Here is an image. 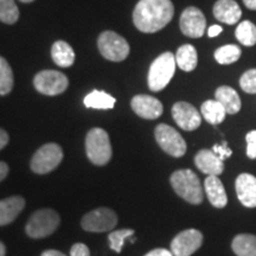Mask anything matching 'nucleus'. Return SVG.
<instances>
[{
    "mask_svg": "<svg viewBox=\"0 0 256 256\" xmlns=\"http://www.w3.org/2000/svg\"><path fill=\"white\" fill-rule=\"evenodd\" d=\"M174 6L171 0H140L133 12V23L139 31L154 34L172 20Z\"/></svg>",
    "mask_w": 256,
    "mask_h": 256,
    "instance_id": "nucleus-1",
    "label": "nucleus"
},
{
    "mask_svg": "<svg viewBox=\"0 0 256 256\" xmlns=\"http://www.w3.org/2000/svg\"><path fill=\"white\" fill-rule=\"evenodd\" d=\"M172 188L179 197H182L190 204H200L203 202L204 194L198 176L191 170H178L172 174Z\"/></svg>",
    "mask_w": 256,
    "mask_h": 256,
    "instance_id": "nucleus-2",
    "label": "nucleus"
},
{
    "mask_svg": "<svg viewBox=\"0 0 256 256\" xmlns=\"http://www.w3.org/2000/svg\"><path fill=\"white\" fill-rule=\"evenodd\" d=\"M176 66V57L172 52H164L153 60L148 70V87L152 92L162 90L174 78Z\"/></svg>",
    "mask_w": 256,
    "mask_h": 256,
    "instance_id": "nucleus-3",
    "label": "nucleus"
},
{
    "mask_svg": "<svg viewBox=\"0 0 256 256\" xmlns=\"http://www.w3.org/2000/svg\"><path fill=\"white\" fill-rule=\"evenodd\" d=\"M86 152L92 164L106 165L112 158V145L108 133L102 128H92L86 138Z\"/></svg>",
    "mask_w": 256,
    "mask_h": 256,
    "instance_id": "nucleus-4",
    "label": "nucleus"
},
{
    "mask_svg": "<svg viewBox=\"0 0 256 256\" xmlns=\"http://www.w3.org/2000/svg\"><path fill=\"white\" fill-rule=\"evenodd\" d=\"M60 216L51 209H40L30 217L26 224V234L32 238H43L56 232L60 226Z\"/></svg>",
    "mask_w": 256,
    "mask_h": 256,
    "instance_id": "nucleus-5",
    "label": "nucleus"
},
{
    "mask_svg": "<svg viewBox=\"0 0 256 256\" xmlns=\"http://www.w3.org/2000/svg\"><path fill=\"white\" fill-rule=\"evenodd\" d=\"M98 46L101 55L112 62H121L130 55V44L124 37L113 31H104L100 34Z\"/></svg>",
    "mask_w": 256,
    "mask_h": 256,
    "instance_id": "nucleus-6",
    "label": "nucleus"
},
{
    "mask_svg": "<svg viewBox=\"0 0 256 256\" xmlns=\"http://www.w3.org/2000/svg\"><path fill=\"white\" fill-rule=\"evenodd\" d=\"M63 159V151L57 144H46L34 153L31 159V170L34 174H46L54 171Z\"/></svg>",
    "mask_w": 256,
    "mask_h": 256,
    "instance_id": "nucleus-7",
    "label": "nucleus"
},
{
    "mask_svg": "<svg viewBox=\"0 0 256 256\" xmlns=\"http://www.w3.org/2000/svg\"><path fill=\"white\" fill-rule=\"evenodd\" d=\"M154 136L158 145L168 154L174 158H180L186 152V142L174 127L160 124L156 127Z\"/></svg>",
    "mask_w": 256,
    "mask_h": 256,
    "instance_id": "nucleus-8",
    "label": "nucleus"
},
{
    "mask_svg": "<svg viewBox=\"0 0 256 256\" xmlns=\"http://www.w3.org/2000/svg\"><path fill=\"white\" fill-rule=\"evenodd\" d=\"M34 84L40 94L55 96L66 90L69 80L64 74L56 70H43L34 76Z\"/></svg>",
    "mask_w": 256,
    "mask_h": 256,
    "instance_id": "nucleus-9",
    "label": "nucleus"
},
{
    "mask_svg": "<svg viewBox=\"0 0 256 256\" xmlns=\"http://www.w3.org/2000/svg\"><path fill=\"white\" fill-rule=\"evenodd\" d=\"M118 223V216L112 209L98 208L88 212L82 218V228L90 232H104L113 229Z\"/></svg>",
    "mask_w": 256,
    "mask_h": 256,
    "instance_id": "nucleus-10",
    "label": "nucleus"
},
{
    "mask_svg": "<svg viewBox=\"0 0 256 256\" xmlns=\"http://www.w3.org/2000/svg\"><path fill=\"white\" fill-rule=\"evenodd\" d=\"M202 243H203V234L200 230H184L172 240L171 252L174 256H191L200 248Z\"/></svg>",
    "mask_w": 256,
    "mask_h": 256,
    "instance_id": "nucleus-11",
    "label": "nucleus"
},
{
    "mask_svg": "<svg viewBox=\"0 0 256 256\" xmlns=\"http://www.w3.org/2000/svg\"><path fill=\"white\" fill-rule=\"evenodd\" d=\"M180 30L190 38H200L206 32V20L203 12L197 8H188L180 16Z\"/></svg>",
    "mask_w": 256,
    "mask_h": 256,
    "instance_id": "nucleus-12",
    "label": "nucleus"
},
{
    "mask_svg": "<svg viewBox=\"0 0 256 256\" xmlns=\"http://www.w3.org/2000/svg\"><path fill=\"white\" fill-rule=\"evenodd\" d=\"M172 116L176 124L188 132L197 130L202 124V114L198 113L196 108L188 102L174 104L172 107Z\"/></svg>",
    "mask_w": 256,
    "mask_h": 256,
    "instance_id": "nucleus-13",
    "label": "nucleus"
},
{
    "mask_svg": "<svg viewBox=\"0 0 256 256\" xmlns=\"http://www.w3.org/2000/svg\"><path fill=\"white\" fill-rule=\"evenodd\" d=\"M132 110L140 118L147 120L158 119L162 114V104L158 98L150 95H136L132 98L130 102Z\"/></svg>",
    "mask_w": 256,
    "mask_h": 256,
    "instance_id": "nucleus-14",
    "label": "nucleus"
},
{
    "mask_svg": "<svg viewBox=\"0 0 256 256\" xmlns=\"http://www.w3.org/2000/svg\"><path fill=\"white\" fill-rule=\"evenodd\" d=\"M238 200L246 208H256V177L250 174H241L235 182Z\"/></svg>",
    "mask_w": 256,
    "mask_h": 256,
    "instance_id": "nucleus-15",
    "label": "nucleus"
},
{
    "mask_svg": "<svg viewBox=\"0 0 256 256\" xmlns=\"http://www.w3.org/2000/svg\"><path fill=\"white\" fill-rule=\"evenodd\" d=\"M194 164L200 172L208 176L222 174L224 164L218 156L214 153L212 150H202L194 156Z\"/></svg>",
    "mask_w": 256,
    "mask_h": 256,
    "instance_id": "nucleus-16",
    "label": "nucleus"
},
{
    "mask_svg": "<svg viewBox=\"0 0 256 256\" xmlns=\"http://www.w3.org/2000/svg\"><path fill=\"white\" fill-rule=\"evenodd\" d=\"M214 16L222 23L234 25L240 20L242 11L234 0H218L214 6Z\"/></svg>",
    "mask_w": 256,
    "mask_h": 256,
    "instance_id": "nucleus-17",
    "label": "nucleus"
},
{
    "mask_svg": "<svg viewBox=\"0 0 256 256\" xmlns=\"http://www.w3.org/2000/svg\"><path fill=\"white\" fill-rule=\"evenodd\" d=\"M204 188H206L208 200L214 206L218 208V209L226 206L228 197H226L222 182L220 180L217 176H208L206 182H204Z\"/></svg>",
    "mask_w": 256,
    "mask_h": 256,
    "instance_id": "nucleus-18",
    "label": "nucleus"
},
{
    "mask_svg": "<svg viewBox=\"0 0 256 256\" xmlns=\"http://www.w3.org/2000/svg\"><path fill=\"white\" fill-rule=\"evenodd\" d=\"M25 206V200L20 196H14L0 200V226L12 223Z\"/></svg>",
    "mask_w": 256,
    "mask_h": 256,
    "instance_id": "nucleus-19",
    "label": "nucleus"
},
{
    "mask_svg": "<svg viewBox=\"0 0 256 256\" xmlns=\"http://www.w3.org/2000/svg\"><path fill=\"white\" fill-rule=\"evenodd\" d=\"M216 100L223 106L226 114H236L241 110V98L238 92L228 86H222L217 88L215 92Z\"/></svg>",
    "mask_w": 256,
    "mask_h": 256,
    "instance_id": "nucleus-20",
    "label": "nucleus"
},
{
    "mask_svg": "<svg viewBox=\"0 0 256 256\" xmlns=\"http://www.w3.org/2000/svg\"><path fill=\"white\" fill-rule=\"evenodd\" d=\"M51 57L54 62L62 68H68L75 62V52L66 42L57 40L51 48Z\"/></svg>",
    "mask_w": 256,
    "mask_h": 256,
    "instance_id": "nucleus-21",
    "label": "nucleus"
},
{
    "mask_svg": "<svg viewBox=\"0 0 256 256\" xmlns=\"http://www.w3.org/2000/svg\"><path fill=\"white\" fill-rule=\"evenodd\" d=\"M174 57L177 66L182 70H184V72H192V70L196 69L198 56L196 49L191 44L182 46L177 50V54H176Z\"/></svg>",
    "mask_w": 256,
    "mask_h": 256,
    "instance_id": "nucleus-22",
    "label": "nucleus"
},
{
    "mask_svg": "<svg viewBox=\"0 0 256 256\" xmlns=\"http://www.w3.org/2000/svg\"><path fill=\"white\" fill-rule=\"evenodd\" d=\"M232 248L236 256H256V235L240 234L234 238Z\"/></svg>",
    "mask_w": 256,
    "mask_h": 256,
    "instance_id": "nucleus-23",
    "label": "nucleus"
},
{
    "mask_svg": "<svg viewBox=\"0 0 256 256\" xmlns=\"http://www.w3.org/2000/svg\"><path fill=\"white\" fill-rule=\"evenodd\" d=\"M202 116L211 124H218L226 118V112L217 100H208L200 107Z\"/></svg>",
    "mask_w": 256,
    "mask_h": 256,
    "instance_id": "nucleus-24",
    "label": "nucleus"
},
{
    "mask_svg": "<svg viewBox=\"0 0 256 256\" xmlns=\"http://www.w3.org/2000/svg\"><path fill=\"white\" fill-rule=\"evenodd\" d=\"M115 98L106 92L92 90L84 98V106L94 110H112L115 104Z\"/></svg>",
    "mask_w": 256,
    "mask_h": 256,
    "instance_id": "nucleus-25",
    "label": "nucleus"
},
{
    "mask_svg": "<svg viewBox=\"0 0 256 256\" xmlns=\"http://www.w3.org/2000/svg\"><path fill=\"white\" fill-rule=\"evenodd\" d=\"M235 36L242 46H252L256 44V26L252 22L244 20L236 28Z\"/></svg>",
    "mask_w": 256,
    "mask_h": 256,
    "instance_id": "nucleus-26",
    "label": "nucleus"
},
{
    "mask_svg": "<svg viewBox=\"0 0 256 256\" xmlns=\"http://www.w3.org/2000/svg\"><path fill=\"white\" fill-rule=\"evenodd\" d=\"M12 88H14V72L8 60L0 56V95L10 94Z\"/></svg>",
    "mask_w": 256,
    "mask_h": 256,
    "instance_id": "nucleus-27",
    "label": "nucleus"
},
{
    "mask_svg": "<svg viewBox=\"0 0 256 256\" xmlns=\"http://www.w3.org/2000/svg\"><path fill=\"white\" fill-rule=\"evenodd\" d=\"M242 51L238 46L229 44V46H220L215 51V60L220 64H232L238 60Z\"/></svg>",
    "mask_w": 256,
    "mask_h": 256,
    "instance_id": "nucleus-28",
    "label": "nucleus"
},
{
    "mask_svg": "<svg viewBox=\"0 0 256 256\" xmlns=\"http://www.w3.org/2000/svg\"><path fill=\"white\" fill-rule=\"evenodd\" d=\"M19 10L14 0H0V22L5 24L17 23Z\"/></svg>",
    "mask_w": 256,
    "mask_h": 256,
    "instance_id": "nucleus-29",
    "label": "nucleus"
},
{
    "mask_svg": "<svg viewBox=\"0 0 256 256\" xmlns=\"http://www.w3.org/2000/svg\"><path fill=\"white\" fill-rule=\"evenodd\" d=\"M133 235H134L133 229H121V230H116V232H110V236H108V240H110V248L113 249L114 252H121L124 241L132 238Z\"/></svg>",
    "mask_w": 256,
    "mask_h": 256,
    "instance_id": "nucleus-30",
    "label": "nucleus"
},
{
    "mask_svg": "<svg viewBox=\"0 0 256 256\" xmlns=\"http://www.w3.org/2000/svg\"><path fill=\"white\" fill-rule=\"evenodd\" d=\"M242 90L248 94H256V69H249L240 78Z\"/></svg>",
    "mask_w": 256,
    "mask_h": 256,
    "instance_id": "nucleus-31",
    "label": "nucleus"
},
{
    "mask_svg": "<svg viewBox=\"0 0 256 256\" xmlns=\"http://www.w3.org/2000/svg\"><path fill=\"white\" fill-rule=\"evenodd\" d=\"M247 140V156L250 159H256V130H250L246 136Z\"/></svg>",
    "mask_w": 256,
    "mask_h": 256,
    "instance_id": "nucleus-32",
    "label": "nucleus"
},
{
    "mask_svg": "<svg viewBox=\"0 0 256 256\" xmlns=\"http://www.w3.org/2000/svg\"><path fill=\"white\" fill-rule=\"evenodd\" d=\"M212 151L218 158L224 162L226 159H228L229 156H232V151L228 147V142H223L220 145H214Z\"/></svg>",
    "mask_w": 256,
    "mask_h": 256,
    "instance_id": "nucleus-33",
    "label": "nucleus"
},
{
    "mask_svg": "<svg viewBox=\"0 0 256 256\" xmlns=\"http://www.w3.org/2000/svg\"><path fill=\"white\" fill-rule=\"evenodd\" d=\"M70 256H90L89 248L83 243H76L70 250Z\"/></svg>",
    "mask_w": 256,
    "mask_h": 256,
    "instance_id": "nucleus-34",
    "label": "nucleus"
},
{
    "mask_svg": "<svg viewBox=\"0 0 256 256\" xmlns=\"http://www.w3.org/2000/svg\"><path fill=\"white\" fill-rule=\"evenodd\" d=\"M145 256H174V254H172L170 250H168V249L159 248V249H154V250L147 252Z\"/></svg>",
    "mask_w": 256,
    "mask_h": 256,
    "instance_id": "nucleus-35",
    "label": "nucleus"
},
{
    "mask_svg": "<svg viewBox=\"0 0 256 256\" xmlns=\"http://www.w3.org/2000/svg\"><path fill=\"white\" fill-rule=\"evenodd\" d=\"M8 144V134L6 130L0 128V150H2Z\"/></svg>",
    "mask_w": 256,
    "mask_h": 256,
    "instance_id": "nucleus-36",
    "label": "nucleus"
},
{
    "mask_svg": "<svg viewBox=\"0 0 256 256\" xmlns=\"http://www.w3.org/2000/svg\"><path fill=\"white\" fill-rule=\"evenodd\" d=\"M223 31V28L220 26V25H212V26L209 28V31H208V34L209 37H216L218 36L220 32Z\"/></svg>",
    "mask_w": 256,
    "mask_h": 256,
    "instance_id": "nucleus-37",
    "label": "nucleus"
},
{
    "mask_svg": "<svg viewBox=\"0 0 256 256\" xmlns=\"http://www.w3.org/2000/svg\"><path fill=\"white\" fill-rule=\"evenodd\" d=\"M8 174V164H6V162H0V182L4 180Z\"/></svg>",
    "mask_w": 256,
    "mask_h": 256,
    "instance_id": "nucleus-38",
    "label": "nucleus"
},
{
    "mask_svg": "<svg viewBox=\"0 0 256 256\" xmlns=\"http://www.w3.org/2000/svg\"><path fill=\"white\" fill-rule=\"evenodd\" d=\"M40 256H66V255H64L63 252H60L58 250H54V249H50V250H46L44 252H42Z\"/></svg>",
    "mask_w": 256,
    "mask_h": 256,
    "instance_id": "nucleus-39",
    "label": "nucleus"
},
{
    "mask_svg": "<svg viewBox=\"0 0 256 256\" xmlns=\"http://www.w3.org/2000/svg\"><path fill=\"white\" fill-rule=\"evenodd\" d=\"M243 2L249 10H256V0H243Z\"/></svg>",
    "mask_w": 256,
    "mask_h": 256,
    "instance_id": "nucleus-40",
    "label": "nucleus"
},
{
    "mask_svg": "<svg viewBox=\"0 0 256 256\" xmlns=\"http://www.w3.org/2000/svg\"><path fill=\"white\" fill-rule=\"evenodd\" d=\"M6 255V247L2 242H0V256Z\"/></svg>",
    "mask_w": 256,
    "mask_h": 256,
    "instance_id": "nucleus-41",
    "label": "nucleus"
},
{
    "mask_svg": "<svg viewBox=\"0 0 256 256\" xmlns=\"http://www.w3.org/2000/svg\"><path fill=\"white\" fill-rule=\"evenodd\" d=\"M22 2H34V0H20Z\"/></svg>",
    "mask_w": 256,
    "mask_h": 256,
    "instance_id": "nucleus-42",
    "label": "nucleus"
}]
</instances>
